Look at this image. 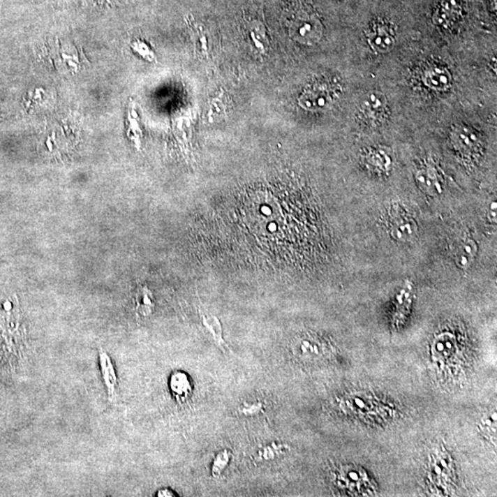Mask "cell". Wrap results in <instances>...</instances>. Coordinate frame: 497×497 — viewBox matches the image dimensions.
<instances>
[{"label": "cell", "instance_id": "52a82bcc", "mask_svg": "<svg viewBox=\"0 0 497 497\" xmlns=\"http://www.w3.org/2000/svg\"><path fill=\"white\" fill-rule=\"evenodd\" d=\"M391 226L392 235L401 241L412 239L416 231L415 221L406 215L396 216Z\"/></svg>", "mask_w": 497, "mask_h": 497}, {"label": "cell", "instance_id": "277c9868", "mask_svg": "<svg viewBox=\"0 0 497 497\" xmlns=\"http://www.w3.org/2000/svg\"><path fill=\"white\" fill-rule=\"evenodd\" d=\"M337 88L328 80H314L306 87L299 103L307 111L319 112L330 108L337 95Z\"/></svg>", "mask_w": 497, "mask_h": 497}, {"label": "cell", "instance_id": "3957f363", "mask_svg": "<svg viewBox=\"0 0 497 497\" xmlns=\"http://www.w3.org/2000/svg\"><path fill=\"white\" fill-rule=\"evenodd\" d=\"M468 0H436L430 13L432 24L439 30H455L468 18Z\"/></svg>", "mask_w": 497, "mask_h": 497}, {"label": "cell", "instance_id": "9a60e30c", "mask_svg": "<svg viewBox=\"0 0 497 497\" xmlns=\"http://www.w3.org/2000/svg\"><path fill=\"white\" fill-rule=\"evenodd\" d=\"M135 49L138 48V51L140 52V53L141 54H142L143 57H147V59H149V57H149V59L152 60V57H153L152 54L150 53V52H149V49H147V46L145 45V43H135Z\"/></svg>", "mask_w": 497, "mask_h": 497}, {"label": "cell", "instance_id": "30bf717a", "mask_svg": "<svg viewBox=\"0 0 497 497\" xmlns=\"http://www.w3.org/2000/svg\"><path fill=\"white\" fill-rule=\"evenodd\" d=\"M477 247L473 241H466L458 248L456 253V262L459 267L467 268L472 264L475 257Z\"/></svg>", "mask_w": 497, "mask_h": 497}, {"label": "cell", "instance_id": "7c38bea8", "mask_svg": "<svg viewBox=\"0 0 497 497\" xmlns=\"http://www.w3.org/2000/svg\"><path fill=\"white\" fill-rule=\"evenodd\" d=\"M138 311L143 316L151 313L153 308H154V302H153L152 294L147 291L146 288L141 290L138 294L137 297Z\"/></svg>", "mask_w": 497, "mask_h": 497}, {"label": "cell", "instance_id": "ba28073f", "mask_svg": "<svg viewBox=\"0 0 497 497\" xmlns=\"http://www.w3.org/2000/svg\"><path fill=\"white\" fill-rule=\"evenodd\" d=\"M170 388L172 394L177 399L184 400L192 392V384L186 373L176 371L173 373L170 380Z\"/></svg>", "mask_w": 497, "mask_h": 497}, {"label": "cell", "instance_id": "7a4b0ae2", "mask_svg": "<svg viewBox=\"0 0 497 497\" xmlns=\"http://www.w3.org/2000/svg\"><path fill=\"white\" fill-rule=\"evenodd\" d=\"M376 10L366 22L364 37L371 50L380 56L394 49L398 40V26L383 4H378Z\"/></svg>", "mask_w": 497, "mask_h": 497}, {"label": "cell", "instance_id": "6da1fadb", "mask_svg": "<svg viewBox=\"0 0 497 497\" xmlns=\"http://www.w3.org/2000/svg\"><path fill=\"white\" fill-rule=\"evenodd\" d=\"M291 38L305 45H314L322 36L323 25L319 15L306 1L297 0L291 6L287 17Z\"/></svg>", "mask_w": 497, "mask_h": 497}, {"label": "cell", "instance_id": "4fadbf2b", "mask_svg": "<svg viewBox=\"0 0 497 497\" xmlns=\"http://www.w3.org/2000/svg\"><path fill=\"white\" fill-rule=\"evenodd\" d=\"M230 453L228 452V450H224L218 453L215 459H214L212 468H211L213 476L221 475L223 470L226 469L228 463H230Z\"/></svg>", "mask_w": 497, "mask_h": 497}, {"label": "cell", "instance_id": "9c48e42d", "mask_svg": "<svg viewBox=\"0 0 497 497\" xmlns=\"http://www.w3.org/2000/svg\"><path fill=\"white\" fill-rule=\"evenodd\" d=\"M419 186L422 189L426 190V192L436 193L440 192V184H439L438 175L434 170L424 169L419 170L417 176H416Z\"/></svg>", "mask_w": 497, "mask_h": 497}, {"label": "cell", "instance_id": "5b68a950", "mask_svg": "<svg viewBox=\"0 0 497 497\" xmlns=\"http://www.w3.org/2000/svg\"><path fill=\"white\" fill-rule=\"evenodd\" d=\"M99 366L109 401H114L118 385L117 374L112 358L103 350L99 351Z\"/></svg>", "mask_w": 497, "mask_h": 497}, {"label": "cell", "instance_id": "8992f818", "mask_svg": "<svg viewBox=\"0 0 497 497\" xmlns=\"http://www.w3.org/2000/svg\"><path fill=\"white\" fill-rule=\"evenodd\" d=\"M201 320L205 331L212 338L214 343L222 350L228 349L227 343L225 342L223 338V329H222L221 320L215 315L208 314L204 311H201Z\"/></svg>", "mask_w": 497, "mask_h": 497}, {"label": "cell", "instance_id": "5bb4252c", "mask_svg": "<svg viewBox=\"0 0 497 497\" xmlns=\"http://www.w3.org/2000/svg\"><path fill=\"white\" fill-rule=\"evenodd\" d=\"M262 404L261 403H253V404H245L244 408H242V412L245 415H256L257 413L261 411Z\"/></svg>", "mask_w": 497, "mask_h": 497}, {"label": "cell", "instance_id": "8fae6325", "mask_svg": "<svg viewBox=\"0 0 497 497\" xmlns=\"http://www.w3.org/2000/svg\"><path fill=\"white\" fill-rule=\"evenodd\" d=\"M251 38L253 40L256 48L262 53H265L267 49V34H265L264 25L260 22H253L250 24Z\"/></svg>", "mask_w": 497, "mask_h": 497}]
</instances>
